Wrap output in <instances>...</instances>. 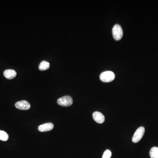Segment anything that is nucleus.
Listing matches in <instances>:
<instances>
[{
	"mask_svg": "<svg viewBox=\"0 0 158 158\" xmlns=\"http://www.w3.org/2000/svg\"><path fill=\"white\" fill-rule=\"evenodd\" d=\"M115 78V74L112 71H105L102 73L100 75L101 81L104 82H110L113 81Z\"/></svg>",
	"mask_w": 158,
	"mask_h": 158,
	"instance_id": "nucleus-1",
	"label": "nucleus"
},
{
	"mask_svg": "<svg viewBox=\"0 0 158 158\" xmlns=\"http://www.w3.org/2000/svg\"><path fill=\"white\" fill-rule=\"evenodd\" d=\"M112 33L114 39L116 41H120L123 36V31L120 26L116 24L113 26Z\"/></svg>",
	"mask_w": 158,
	"mask_h": 158,
	"instance_id": "nucleus-2",
	"label": "nucleus"
},
{
	"mask_svg": "<svg viewBox=\"0 0 158 158\" xmlns=\"http://www.w3.org/2000/svg\"><path fill=\"white\" fill-rule=\"evenodd\" d=\"M57 103L61 106L67 107L72 105L73 103V100L70 96H63L60 98L57 101Z\"/></svg>",
	"mask_w": 158,
	"mask_h": 158,
	"instance_id": "nucleus-3",
	"label": "nucleus"
},
{
	"mask_svg": "<svg viewBox=\"0 0 158 158\" xmlns=\"http://www.w3.org/2000/svg\"><path fill=\"white\" fill-rule=\"evenodd\" d=\"M145 132V129L143 126L139 127L136 130L134 135L132 137V141L135 143L138 142L143 137Z\"/></svg>",
	"mask_w": 158,
	"mask_h": 158,
	"instance_id": "nucleus-4",
	"label": "nucleus"
},
{
	"mask_svg": "<svg viewBox=\"0 0 158 158\" xmlns=\"http://www.w3.org/2000/svg\"><path fill=\"white\" fill-rule=\"evenodd\" d=\"M15 106L20 110H28L30 108V105L28 102L26 100L21 101L17 102L15 104Z\"/></svg>",
	"mask_w": 158,
	"mask_h": 158,
	"instance_id": "nucleus-5",
	"label": "nucleus"
},
{
	"mask_svg": "<svg viewBox=\"0 0 158 158\" xmlns=\"http://www.w3.org/2000/svg\"><path fill=\"white\" fill-rule=\"evenodd\" d=\"M93 119L97 123H102L104 122L105 117L100 112H95L92 115Z\"/></svg>",
	"mask_w": 158,
	"mask_h": 158,
	"instance_id": "nucleus-6",
	"label": "nucleus"
},
{
	"mask_svg": "<svg viewBox=\"0 0 158 158\" xmlns=\"http://www.w3.org/2000/svg\"><path fill=\"white\" fill-rule=\"evenodd\" d=\"M54 126L51 123H47L41 125L38 127V130L40 132H44L50 131L54 128Z\"/></svg>",
	"mask_w": 158,
	"mask_h": 158,
	"instance_id": "nucleus-7",
	"label": "nucleus"
},
{
	"mask_svg": "<svg viewBox=\"0 0 158 158\" xmlns=\"http://www.w3.org/2000/svg\"><path fill=\"white\" fill-rule=\"evenodd\" d=\"M17 75V72L13 69H7L4 72V75L5 77L7 79H9V80L14 78Z\"/></svg>",
	"mask_w": 158,
	"mask_h": 158,
	"instance_id": "nucleus-8",
	"label": "nucleus"
},
{
	"mask_svg": "<svg viewBox=\"0 0 158 158\" xmlns=\"http://www.w3.org/2000/svg\"><path fill=\"white\" fill-rule=\"evenodd\" d=\"M50 67V63L45 61H43L40 63L39 65V69L41 71L47 70Z\"/></svg>",
	"mask_w": 158,
	"mask_h": 158,
	"instance_id": "nucleus-9",
	"label": "nucleus"
},
{
	"mask_svg": "<svg viewBox=\"0 0 158 158\" xmlns=\"http://www.w3.org/2000/svg\"><path fill=\"white\" fill-rule=\"evenodd\" d=\"M149 155L151 158H158V147H152L149 152Z\"/></svg>",
	"mask_w": 158,
	"mask_h": 158,
	"instance_id": "nucleus-10",
	"label": "nucleus"
},
{
	"mask_svg": "<svg viewBox=\"0 0 158 158\" xmlns=\"http://www.w3.org/2000/svg\"><path fill=\"white\" fill-rule=\"evenodd\" d=\"M9 136L5 131L0 130V140L6 141L8 140Z\"/></svg>",
	"mask_w": 158,
	"mask_h": 158,
	"instance_id": "nucleus-11",
	"label": "nucleus"
},
{
	"mask_svg": "<svg viewBox=\"0 0 158 158\" xmlns=\"http://www.w3.org/2000/svg\"><path fill=\"white\" fill-rule=\"evenodd\" d=\"M112 156V153L109 150L105 151L103 155L102 158H110Z\"/></svg>",
	"mask_w": 158,
	"mask_h": 158,
	"instance_id": "nucleus-12",
	"label": "nucleus"
}]
</instances>
